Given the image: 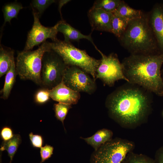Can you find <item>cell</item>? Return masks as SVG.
Instances as JSON below:
<instances>
[{
    "label": "cell",
    "mask_w": 163,
    "mask_h": 163,
    "mask_svg": "<svg viewBox=\"0 0 163 163\" xmlns=\"http://www.w3.org/2000/svg\"><path fill=\"white\" fill-rule=\"evenodd\" d=\"M152 93L128 82L110 93L105 105L110 116L123 126L134 128L147 120L152 110Z\"/></svg>",
    "instance_id": "cell-1"
},
{
    "label": "cell",
    "mask_w": 163,
    "mask_h": 163,
    "mask_svg": "<svg viewBox=\"0 0 163 163\" xmlns=\"http://www.w3.org/2000/svg\"><path fill=\"white\" fill-rule=\"evenodd\" d=\"M128 82L138 85L151 92L163 95L161 68L163 53L131 54L121 62Z\"/></svg>",
    "instance_id": "cell-2"
},
{
    "label": "cell",
    "mask_w": 163,
    "mask_h": 163,
    "mask_svg": "<svg viewBox=\"0 0 163 163\" xmlns=\"http://www.w3.org/2000/svg\"><path fill=\"white\" fill-rule=\"evenodd\" d=\"M118 39L131 54H156L157 42L148 16L144 13L140 17L129 20L125 31Z\"/></svg>",
    "instance_id": "cell-3"
},
{
    "label": "cell",
    "mask_w": 163,
    "mask_h": 163,
    "mask_svg": "<svg viewBox=\"0 0 163 163\" xmlns=\"http://www.w3.org/2000/svg\"><path fill=\"white\" fill-rule=\"evenodd\" d=\"M50 46L51 50L61 57L67 66L80 68L90 75L96 81V71L101 59L90 56L85 50L76 47L70 42L58 39L50 43Z\"/></svg>",
    "instance_id": "cell-4"
},
{
    "label": "cell",
    "mask_w": 163,
    "mask_h": 163,
    "mask_svg": "<svg viewBox=\"0 0 163 163\" xmlns=\"http://www.w3.org/2000/svg\"><path fill=\"white\" fill-rule=\"evenodd\" d=\"M51 50L50 43L46 41L35 50L18 52L15 62L17 75L21 79L31 80L41 86L42 57Z\"/></svg>",
    "instance_id": "cell-5"
},
{
    "label": "cell",
    "mask_w": 163,
    "mask_h": 163,
    "mask_svg": "<svg viewBox=\"0 0 163 163\" xmlns=\"http://www.w3.org/2000/svg\"><path fill=\"white\" fill-rule=\"evenodd\" d=\"M67 66L61 57L52 50L46 52L42 58L41 86L51 89L59 84Z\"/></svg>",
    "instance_id": "cell-6"
},
{
    "label": "cell",
    "mask_w": 163,
    "mask_h": 163,
    "mask_svg": "<svg viewBox=\"0 0 163 163\" xmlns=\"http://www.w3.org/2000/svg\"><path fill=\"white\" fill-rule=\"evenodd\" d=\"M133 147V142L127 140H111L95 150L91 163H121Z\"/></svg>",
    "instance_id": "cell-7"
},
{
    "label": "cell",
    "mask_w": 163,
    "mask_h": 163,
    "mask_svg": "<svg viewBox=\"0 0 163 163\" xmlns=\"http://www.w3.org/2000/svg\"><path fill=\"white\" fill-rule=\"evenodd\" d=\"M96 50L101 56L96 71V79H100L104 84L110 87L113 86L115 82L120 80L128 82L124 75L122 63L117 54L112 53L107 56L97 48Z\"/></svg>",
    "instance_id": "cell-8"
},
{
    "label": "cell",
    "mask_w": 163,
    "mask_h": 163,
    "mask_svg": "<svg viewBox=\"0 0 163 163\" xmlns=\"http://www.w3.org/2000/svg\"><path fill=\"white\" fill-rule=\"evenodd\" d=\"M62 80L67 86L79 93L84 92L91 94L97 88L96 81L87 72L76 66H67Z\"/></svg>",
    "instance_id": "cell-9"
},
{
    "label": "cell",
    "mask_w": 163,
    "mask_h": 163,
    "mask_svg": "<svg viewBox=\"0 0 163 163\" xmlns=\"http://www.w3.org/2000/svg\"><path fill=\"white\" fill-rule=\"evenodd\" d=\"M32 9L34 24L31 29L28 33L24 51L31 50L34 46L44 43L47 39H51L53 42L58 39L57 37L58 32L57 28L60 21L53 27H44L40 23V17L37 12L33 8Z\"/></svg>",
    "instance_id": "cell-10"
},
{
    "label": "cell",
    "mask_w": 163,
    "mask_h": 163,
    "mask_svg": "<svg viewBox=\"0 0 163 163\" xmlns=\"http://www.w3.org/2000/svg\"><path fill=\"white\" fill-rule=\"evenodd\" d=\"M113 14L99 8L91 7L88 16L92 31L96 30L111 33V22Z\"/></svg>",
    "instance_id": "cell-11"
},
{
    "label": "cell",
    "mask_w": 163,
    "mask_h": 163,
    "mask_svg": "<svg viewBox=\"0 0 163 163\" xmlns=\"http://www.w3.org/2000/svg\"><path fill=\"white\" fill-rule=\"evenodd\" d=\"M149 23L158 46L163 53V4L155 5L148 17Z\"/></svg>",
    "instance_id": "cell-12"
},
{
    "label": "cell",
    "mask_w": 163,
    "mask_h": 163,
    "mask_svg": "<svg viewBox=\"0 0 163 163\" xmlns=\"http://www.w3.org/2000/svg\"><path fill=\"white\" fill-rule=\"evenodd\" d=\"M49 92L50 98L53 100L71 105L77 104L81 96L79 92L67 86L62 80L56 86L49 89Z\"/></svg>",
    "instance_id": "cell-13"
},
{
    "label": "cell",
    "mask_w": 163,
    "mask_h": 163,
    "mask_svg": "<svg viewBox=\"0 0 163 163\" xmlns=\"http://www.w3.org/2000/svg\"><path fill=\"white\" fill-rule=\"evenodd\" d=\"M57 30L58 32L63 34L64 37V40L66 42H78L81 39H86L93 44L96 49L97 48L94 43L91 34L87 35H84L63 20L60 21Z\"/></svg>",
    "instance_id": "cell-14"
},
{
    "label": "cell",
    "mask_w": 163,
    "mask_h": 163,
    "mask_svg": "<svg viewBox=\"0 0 163 163\" xmlns=\"http://www.w3.org/2000/svg\"><path fill=\"white\" fill-rule=\"evenodd\" d=\"M112 135L110 130L104 129L98 131L92 136L83 139L96 150L103 144L111 140Z\"/></svg>",
    "instance_id": "cell-15"
},
{
    "label": "cell",
    "mask_w": 163,
    "mask_h": 163,
    "mask_svg": "<svg viewBox=\"0 0 163 163\" xmlns=\"http://www.w3.org/2000/svg\"><path fill=\"white\" fill-rule=\"evenodd\" d=\"M113 14L129 21L141 17L143 13L141 10L133 8L124 1L121 0L118 6Z\"/></svg>",
    "instance_id": "cell-16"
},
{
    "label": "cell",
    "mask_w": 163,
    "mask_h": 163,
    "mask_svg": "<svg viewBox=\"0 0 163 163\" xmlns=\"http://www.w3.org/2000/svg\"><path fill=\"white\" fill-rule=\"evenodd\" d=\"M14 60V50L5 48L1 45L0 48V77L6 74L10 70Z\"/></svg>",
    "instance_id": "cell-17"
},
{
    "label": "cell",
    "mask_w": 163,
    "mask_h": 163,
    "mask_svg": "<svg viewBox=\"0 0 163 163\" xmlns=\"http://www.w3.org/2000/svg\"><path fill=\"white\" fill-rule=\"evenodd\" d=\"M17 73L14 60L13 61L10 70L6 73L4 85L0 91L2 94L1 98L4 100L7 99L15 82Z\"/></svg>",
    "instance_id": "cell-18"
},
{
    "label": "cell",
    "mask_w": 163,
    "mask_h": 163,
    "mask_svg": "<svg viewBox=\"0 0 163 163\" xmlns=\"http://www.w3.org/2000/svg\"><path fill=\"white\" fill-rule=\"evenodd\" d=\"M21 142V136L19 134H17L14 135L13 138L10 140L2 142L0 150L3 151L6 150L7 151L8 155L10 159L9 163H11L14 156Z\"/></svg>",
    "instance_id": "cell-19"
},
{
    "label": "cell",
    "mask_w": 163,
    "mask_h": 163,
    "mask_svg": "<svg viewBox=\"0 0 163 163\" xmlns=\"http://www.w3.org/2000/svg\"><path fill=\"white\" fill-rule=\"evenodd\" d=\"M129 21L126 19L113 14L111 22V33L119 38L125 31Z\"/></svg>",
    "instance_id": "cell-20"
},
{
    "label": "cell",
    "mask_w": 163,
    "mask_h": 163,
    "mask_svg": "<svg viewBox=\"0 0 163 163\" xmlns=\"http://www.w3.org/2000/svg\"><path fill=\"white\" fill-rule=\"evenodd\" d=\"M23 8V7L21 3L16 2L5 5L2 9L4 19L3 26L7 22L10 23L12 19L17 18L20 11Z\"/></svg>",
    "instance_id": "cell-21"
},
{
    "label": "cell",
    "mask_w": 163,
    "mask_h": 163,
    "mask_svg": "<svg viewBox=\"0 0 163 163\" xmlns=\"http://www.w3.org/2000/svg\"><path fill=\"white\" fill-rule=\"evenodd\" d=\"M120 0H97L95 1L92 7L102 9L113 13L118 6Z\"/></svg>",
    "instance_id": "cell-22"
},
{
    "label": "cell",
    "mask_w": 163,
    "mask_h": 163,
    "mask_svg": "<svg viewBox=\"0 0 163 163\" xmlns=\"http://www.w3.org/2000/svg\"><path fill=\"white\" fill-rule=\"evenodd\" d=\"M123 163H155L154 160L142 154H137L132 152L126 156Z\"/></svg>",
    "instance_id": "cell-23"
},
{
    "label": "cell",
    "mask_w": 163,
    "mask_h": 163,
    "mask_svg": "<svg viewBox=\"0 0 163 163\" xmlns=\"http://www.w3.org/2000/svg\"><path fill=\"white\" fill-rule=\"evenodd\" d=\"M72 105L61 103L55 104L54 109L56 118L61 121L63 124L64 121Z\"/></svg>",
    "instance_id": "cell-24"
},
{
    "label": "cell",
    "mask_w": 163,
    "mask_h": 163,
    "mask_svg": "<svg viewBox=\"0 0 163 163\" xmlns=\"http://www.w3.org/2000/svg\"><path fill=\"white\" fill-rule=\"evenodd\" d=\"M55 2L54 0H34L32 1V6L38 11L37 13L40 18L46 9Z\"/></svg>",
    "instance_id": "cell-25"
},
{
    "label": "cell",
    "mask_w": 163,
    "mask_h": 163,
    "mask_svg": "<svg viewBox=\"0 0 163 163\" xmlns=\"http://www.w3.org/2000/svg\"><path fill=\"white\" fill-rule=\"evenodd\" d=\"M49 89L43 87L38 90L34 95V100L37 104H44L49 101L51 98L49 92Z\"/></svg>",
    "instance_id": "cell-26"
},
{
    "label": "cell",
    "mask_w": 163,
    "mask_h": 163,
    "mask_svg": "<svg viewBox=\"0 0 163 163\" xmlns=\"http://www.w3.org/2000/svg\"><path fill=\"white\" fill-rule=\"evenodd\" d=\"M40 149L41 158L40 163H42L51 157L53 154V148L50 145L46 144Z\"/></svg>",
    "instance_id": "cell-27"
},
{
    "label": "cell",
    "mask_w": 163,
    "mask_h": 163,
    "mask_svg": "<svg viewBox=\"0 0 163 163\" xmlns=\"http://www.w3.org/2000/svg\"><path fill=\"white\" fill-rule=\"evenodd\" d=\"M29 137L32 145L33 147L40 148L43 144L42 137L40 135L34 134L31 132L29 135Z\"/></svg>",
    "instance_id": "cell-28"
},
{
    "label": "cell",
    "mask_w": 163,
    "mask_h": 163,
    "mask_svg": "<svg viewBox=\"0 0 163 163\" xmlns=\"http://www.w3.org/2000/svg\"><path fill=\"white\" fill-rule=\"evenodd\" d=\"M14 135L12 129L9 127L5 126L1 130L0 136L3 142H6L10 140Z\"/></svg>",
    "instance_id": "cell-29"
},
{
    "label": "cell",
    "mask_w": 163,
    "mask_h": 163,
    "mask_svg": "<svg viewBox=\"0 0 163 163\" xmlns=\"http://www.w3.org/2000/svg\"><path fill=\"white\" fill-rule=\"evenodd\" d=\"M154 160L155 163H163V146L157 151Z\"/></svg>",
    "instance_id": "cell-30"
},
{
    "label": "cell",
    "mask_w": 163,
    "mask_h": 163,
    "mask_svg": "<svg viewBox=\"0 0 163 163\" xmlns=\"http://www.w3.org/2000/svg\"><path fill=\"white\" fill-rule=\"evenodd\" d=\"M70 0H59V10L61 15V16H62V14L61 12V9L62 7L65 4L69 2Z\"/></svg>",
    "instance_id": "cell-31"
},
{
    "label": "cell",
    "mask_w": 163,
    "mask_h": 163,
    "mask_svg": "<svg viewBox=\"0 0 163 163\" xmlns=\"http://www.w3.org/2000/svg\"><path fill=\"white\" fill-rule=\"evenodd\" d=\"M162 80H163V78H162Z\"/></svg>",
    "instance_id": "cell-32"
}]
</instances>
